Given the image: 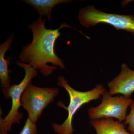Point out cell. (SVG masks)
<instances>
[{
    "mask_svg": "<svg viewBox=\"0 0 134 134\" xmlns=\"http://www.w3.org/2000/svg\"><path fill=\"white\" fill-rule=\"evenodd\" d=\"M28 27L32 32L33 38L31 43L23 47L18 55L20 61L39 70L46 77L53 74L57 67L65 69L64 62L55 53V42L61 35L60 30L65 27L74 29L63 23L55 30L47 29L46 20L40 16L29 24Z\"/></svg>",
    "mask_w": 134,
    "mask_h": 134,
    "instance_id": "1",
    "label": "cell"
},
{
    "mask_svg": "<svg viewBox=\"0 0 134 134\" xmlns=\"http://www.w3.org/2000/svg\"><path fill=\"white\" fill-rule=\"evenodd\" d=\"M57 84L65 89L69 95L70 102L68 107L64 105L61 102L58 104L59 107L67 110L68 115L62 124L59 125L53 123L51 126L57 134H74L72 121L77 110L85 104L100 98L106 91L103 85L98 84L91 90L85 92L78 91L70 86L65 77L61 76H58Z\"/></svg>",
    "mask_w": 134,
    "mask_h": 134,
    "instance_id": "2",
    "label": "cell"
},
{
    "mask_svg": "<svg viewBox=\"0 0 134 134\" xmlns=\"http://www.w3.org/2000/svg\"><path fill=\"white\" fill-rule=\"evenodd\" d=\"M16 64L25 71L24 78L18 84L12 85L9 91V96L12 100V104L10 111L5 117L0 119V134H8L11 130L12 124H20L23 117V114L18 111L21 106V97L26 86L31 82V81L37 76L38 71L30 65L21 62L16 61Z\"/></svg>",
    "mask_w": 134,
    "mask_h": 134,
    "instance_id": "3",
    "label": "cell"
},
{
    "mask_svg": "<svg viewBox=\"0 0 134 134\" xmlns=\"http://www.w3.org/2000/svg\"><path fill=\"white\" fill-rule=\"evenodd\" d=\"M59 92L58 88L38 87L31 82L22 94L21 106L27 111L28 117L36 123L43 110L52 103Z\"/></svg>",
    "mask_w": 134,
    "mask_h": 134,
    "instance_id": "4",
    "label": "cell"
},
{
    "mask_svg": "<svg viewBox=\"0 0 134 134\" xmlns=\"http://www.w3.org/2000/svg\"><path fill=\"white\" fill-rule=\"evenodd\" d=\"M79 23L87 28L100 23L108 24L117 30H122L134 34V16L105 13L93 6L81 9L78 15Z\"/></svg>",
    "mask_w": 134,
    "mask_h": 134,
    "instance_id": "5",
    "label": "cell"
},
{
    "mask_svg": "<svg viewBox=\"0 0 134 134\" xmlns=\"http://www.w3.org/2000/svg\"><path fill=\"white\" fill-rule=\"evenodd\" d=\"M102 97L99 105L90 107L88 110L90 119L97 120L114 118L120 122L126 120L127 110L133 101L132 99L123 96L113 97L107 91L102 95Z\"/></svg>",
    "mask_w": 134,
    "mask_h": 134,
    "instance_id": "6",
    "label": "cell"
},
{
    "mask_svg": "<svg viewBox=\"0 0 134 134\" xmlns=\"http://www.w3.org/2000/svg\"><path fill=\"white\" fill-rule=\"evenodd\" d=\"M108 85V92L111 96L119 93L130 98L134 92V70L123 63L119 74L109 82Z\"/></svg>",
    "mask_w": 134,
    "mask_h": 134,
    "instance_id": "7",
    "label": "cell"
},
{
    "mask_svg": "<svg viewBox=\"0 0 134 134\" xmlns=\"http://www.w3.org/2000/svg\"><path fill=\"white\" fill-rule=\"evenodd\" d=\"M14 34L13 33L7 39L6 41L0 44V82L2 91L7 99L10 98L9 91L11 85L10 77L8 70V65L13 59L12 56L5 59V55L8 50L11 48V45L14 40Z\"/></svg>",
    "mask_w": 134,
    "mask_h": 134,
    "instance_id": "8",
    "label": "cell"
},
{
    "mask_svg": "<svg viewBox=\"0 0 134 134\" xmlns=\"http://www.w3.org/2000/svg\"><path fill=\"white\" fill-rule=\"evenodd\" d=\"M90 124L95 129L96 134H131L125 129V125L113 118L91 120Z\"/></svg>",
    "mask_w": 134,
    "mask_h": 134,
    "instance_id": "9",
    "label": "cell"
},
{
    "mask_svg": "<svg viewBox=\"0 0 134 134\" xmlns=\"http://www.w3.org/2000/svg\"><path fill=\"white\" fill-rule=\"evenodd\" d=\"M25 3L32 7L38 13L39 16L46 17L48 21L52 19V11L57 5L68 3L72 1L69 0H23Z\"/></svg>",
    "mask_w": 134,
    "mask_h": 134,
    "instance_id": "10",
    "label": "cell"
},
{
    "mask_svg": "<svg viewBox=\"0 0 134 134\" xmlns=\"http://www.w3.org/2000/svg\"><path fill=\"white\" fill-rule=\"evenodd\" d=\"M37 133L36 123L32 121L28 117L24 126L19 134H37Z\"/></svg>",
    "mask_w": 134,
    "mask_h": 134,
    "instance_id": "11",
    "label": "cell"
},
{
    "mask_svg": "<svg viewBox=\"0 0 134 134\" xmlns=\"http://www.w3.org/2000/svg\"><path fill=\"white\" fill-rule=\"evenodd\" d=\"M130 112L129 114L127 115L125 124L129 125L128 130L131 134H134V100L130 105Z\"/></svg>",
    "mask_w": 134,
    "mask_h": 134,
    "instance_id": "12",
    "label": "cell"
}]
</instances>
